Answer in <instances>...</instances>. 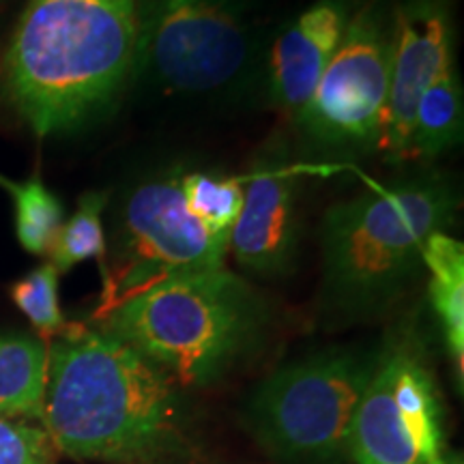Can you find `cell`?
<instances>
[{"mask_svg": "<svg viewBox=\"0 0 464 464\" xmlns=\"http://www.w3.org/2000/svg\"><path fill=\"white\" fill-rule=\"evenodd\" d=\"M48 355L42 421L54 450L110 464H168L181 456L174 381L133 348L67 324Z\"/></svg>", "mask_w": 464, "mask_h": 464, "instance_id": "1", "label": "cell"}, {"mask_svg": "<svg viewBox=\"0 0 464 464\" xmlns=\"http://www.w3.org/2000/svg\"><path fill=\"white\" fill-rule=\"evenodd\" d=\"M138 0H28L3 61V89L34 136L72 130L131 72Z\"/></svg>", "mask_w": 464, "mask_h": 464, "instance_id": "2", "label": "cell"}, {"mask_svg": "<svg viewBox=\"0 0 464 464\" xmlns=\"http://www.w3.org/2000/svg\"><path fill=\"white\" fill-rule=\"evenodd\" d=\"M100 332L121 340L181 385L218 381L256 338L263 305L219 269L172 276L97 312Z\"/></svg>", "mask_w": 464, "mask_h": 464, "instance_id": "3", "label": "cell"}, {"mask_svg": "<svg viewBox=\"0 0 464 464\" xmlns=\"http://www.w3.org/2000/svg\"><path fill=\"white\" fill-rule=\"evenodd\" d=\"M456 194L439 174L338 202L321 226L327 304L346 314L387 305L423 265V247L456 218Z\"/></svg>", "mask_w": 464, "mask_h": 464, "instance_id": "4", "label": "cell"}, {"mask_svg": "<svg viewBox=\"0 0 464 464\" xmlns=\"http://www.w3.org/2000/svg\"><path fill=\"white\" fill-rule=\"evenodd\" d=\"M256 52L246 0H138L130 75L168 95L232 89Z\"/></svg>", "mask_w": 464, "mask_h": 464, "instance_id": "5", "label": "cell"}, {"mask_svg": "<svg viewBox=\"0 0 464 464\" xmlns=\"http://www.w3.org/2000/svg\"><path fill=\"white\" fill-rule=\"evenodd\" d=\"M379 359L327 351L271 374L249 404V428L280 458L324 462L348 448L355 409Z\"/></svg>", "mask_w": 464, "mask_h": 464, "instance_id": "6", "label": "cell"}, {"mask_svg": "<svg viewBox=\"0 0 464 464\" xmlns=\"http://www.w3.org/2000/svg\"><path fill=\"white\" fill-rule=\"evenodd\" d=\"M392 69V11L372 0L351 15L323 78L299 110V131L321 149H379Z\"/></svg>", "mask_w": 464, "mask_h": 464, "instance_id": "7", "label": "cell"}, {"mask_svg": "<svg viewBox=\"0 0 464 464\" xmlns=\"http://www.w3.org/2000/svg\"><path fill=\"white\" fill-rule=\"evenodd\" d=\"M179 179H155L131 191L123 216V260L106 274L100 310L172 276L224 266L228 241L213 237L188 211Z\"/></svg>", "mask_w": 464, "mask_h": 464, "instance_id": "8", "label": "cell"}, {"mask_svg": "<svg viewBox=\"0 0 464 464\" xmlns=\"http://www.w3.org/2000/svg\"><path fill=\"white\" fill-rule=\"evenodd\" d=\"M454 63V20L448 0H402L392 11L390 95L379 140L387 160L409 161L417 103Z\"/></svg>", "mask_w": 464, "mask_h": 464, "instance_id": "9", "label": "cell"}, {"mask_svg": "<svg viewBox=\"0 0 464 464\" xmlns=\"http://www.w3.org/2000/svg\"><path fill=\"white\" fill-rule=\"evenodd\" d=\"M228 247L237 263L256 276L274 277L293 269L299 247L297 179L282 150L265 153L249 174Z\"/></svg>", "mask_w": 464, "mask_h": 464, "instance_id": "10", "label": "cell"}, {"mask_svg": "<svg viewBox=\"0 0 464 464\" xmlns=\"http://www.w3.org/2000/svg\"><path fill=\"white\" fill-rule=\"evenodd\" d=\"M351 20L348 0H318L276 39L269 56V92L280 110L297 116L314 92Z\"/></svg>", "mask_w": 464, "mask_h": 464, "instance_id": "11", "label": "cell"}, {"mask_svg": "<svg viewBox=\"0 0 464 464\" xmlns=\"http://www.w3.org/2000/svg\"><path fill=\"white\" fill-rule=\"evenodd\" d=\"M348 448L357 464H426L409 420L393 396L387 357L376 368L359 400L348 432Z\"/></svg>", "mask_w": 464, "mask_h": 464, "instance_id": "12", "label": "cell"}, {"mask_svg": "<svg viewBox=\"0 0 464 464\" xmlns=\"http://www.w3.org/2000/svg\"><path fill=\"white\" fill-rule=\"evenodd\" d=\"M48 346L28 335L0 338V417L42 420L48 385Z\"/></svg>", "mask_w": 464, "mask_h": 464, "instance_id": "13", "label": "cell"}, {"mask_svg": "<svg viewBox=\"0 0 464 464\" xmlns=\"http://www.w3.org/2000/svg\"><path fill=\"white\" fill-rule=\"evenodd\" d=\"M423 265L430 271V299L443 324L448 351L458 376L464 365V246L448 232H437L423 247Z\"/></svg>", "mask_w": 464, "mask_h": 464, "instance_id": "14", "label": "cell"}, {"mask_svg": "<svg viewBox=\"0 0 464 464\" xmlns=\"http://www.w3.org/2000/svg\"><path fill=\"white\" fill-rule=\"evenodd\" d=\"M462 84L456 63L421 95L409 142L411 160H434L462 140Z\"/></svg>", "mask_w": 464, "mask_h": 464, "instance_id": "15", "label": "cell"}, {"mask_svg": "<svg viewBox=\"0 0 464 464\" xmlns=\"http://www.w3.org/2000/svg\"><path fill=\"white\" fill-rule=\"evenodd\" d=\"M0 185L14 194L15 235L20 246L31 254H48L56 232L63 226V205L52 191L33 177L31 181L14 183L0 177Z\"/></svg>", "mask_w": 464, "mask_h": 464, "instance_id": "16", "label": "cell"}, {"mask_svg": "<svg viewBox=\"0 0 464 464\" xmlns=\"http://www.w3.org/2000/svg\"><path fill=\"white\" fill-rule=\"evenodd\" d=\"M185 207L213 237L230 241L243 207L246 189L237 179H219L205 172H189L181 179Z\"/></svg>", "mask_w": 464, "mask_h": 464, "instance_id": "17", "label": "cell"}, {"mask_svg": "<svg viewBox=\"0 0 464 464\" xmlns=\"http://www.w3.org/2000/svg\"><path fill=\"white\" fill-rule=\"evenodd\" d=\"M108 205L106 191H89L80 198L78 211L61 226L50 246V265L58 274L89 258H103L106 241H103L102 216Z\"/></svg>", "mask_w": 464, "mask_h": 464, "instance_id": "18", "label": "cell"}, {"mask_svg": "<svg viewBox=\"0 0 464 464\" xmlns=\"http://www.w3.org/2000/svg\"><path fill=\"white\" fill-rule=\"evenodd\" d=\"M11 299L42 338L61 335L67 329L65 316L58 304V271L45 263L22 277L11 288Z\"/></svg>", "mask_w": 464, "mask_h": 464, "instance_id": "19", "label": "cell"}, {"mask_svg": "<svg viewBox=\"0 0 464 464\" xmlns=\"http://www.w3.org/2000/svg\"><path fill=\"white\" fill-rule=\"evenodd\" d=\"M52 450L45 430L0 417V464H52Z\"/></svg>", "mask_w": 464, "mask_h": 464, "instance_id": "20", "label": "cell"}, {"mask_svg": "<svg viewBox=\"0 0 464 464\" xmlns=\"http://www.w3.org/2000/svg\"><path fill=\"white\" fill-rule=\"evenodd\" d=\"M428 464H462V462L460 460H445V458L437 456V458H434V460H430Z\"/></svg>", "mask_w": 464, "mask_h": 464, "instance_id": "21", "label": "cell"}, {"mask_svg": "<svg viewBox=\"0 0 464 464\" xmlns=\"http://www.w3.org/2000/svg\"><path fill=\"white\" fill-rule=\"evenodd\" d=\"M0 3H3V0H0Z\"/></svg>", "mask_w": 464, "mask_h": 464, "instance_id": "22", "label": "cell"}]
</instances>
